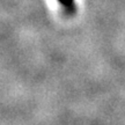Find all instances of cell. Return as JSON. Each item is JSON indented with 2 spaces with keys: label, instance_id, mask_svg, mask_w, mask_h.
<instances>
[{
  "label": "cell",
  "instance_id": "1",
  "mask_svg": "<svg viewBox=\"0 0 125 125\" xmlns=\"http://www.w3.org/2000/svg\"><path fill=\"white\" fill-rule=\"evenodd\" d=\"M59 2L64 6V7H66V8H72L73 7V4H74V0H58Z\"/></svg>",
  "mask_w": 125,
  "mask_h": 125
}]
</instances>
